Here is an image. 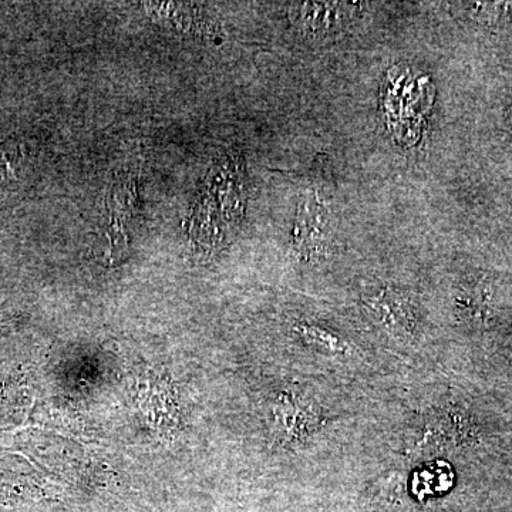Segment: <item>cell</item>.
<instances>
[{
	"label": "cell",
	"mask_w": 512,
	"mask_h": 512,
	"mask_svg": "<svg viewBox=\"0 0 512 512\" xmlns=\"http://www.w3.org/2000/svg\"><path fill=\"white\" fill-rule=\"evenodd\" d=\"M147 15L157 25L185 33V35H207L211 30L207 13L194 3H143Z\"/></svg>",
	"instance_id": "1"
},
{
	"label": "cell",
	"mask_w": 512,
	"mask_h": 512,
	"mask_svg": "<svg viewBox=\"0 0 512 512\" xmlns=\"http://www.w3.org/2000/svg\"><path fill=\"white\" fill-rule=\"evenodd\" d=\"M343 3H298L295 5L296 20L303 30L313 36H332L342 29L346 18Z\"/></svg>",
	"instance_id": "2"
},
{
	"label": "cell",
	"mask_w": 512,
	"mask_h": 512,
	"mask_svg": "<svg viewBox=\"0 0 512 512\" xmlns=\"http://www.w3.org/2000/svg\"><path fill=\"white\" fill-rule=\"evenodd\" d=\"M325 225L326 211L322 205L318 201H303L296 220L295 244L306 259H311L322 249Z\"/></svg>",
	"instance_id": "3"
},
{
	"label": "cell",
	"mask_w": 512,
	"mask_h": 512,
	"mask_svg": "<svg viewBox=\"0 0 512 512\" xmlns=\"http://www.w3.org/2000/svg\"><path fill=\"white\" fill-rule=\"evenodd\" d=\"M367 305L376 313L377 320L393 335L409 336L412 333V312L397 293L384 289L380 295L370 298Z\"/></svg>",
	"instance_id": "4"
},
{
	"label": "cell",
	"mask_w": 512,
	"mask_h": 512,
	"mask_svg": "<svg viewBox=\"0 0 512 512\" xmlns=\"http://www.w3.org/2000/svg\"><path fill=\"white\" fill-rule=\"evenodd\" d=\"M302 335L305 336L309 343L316 346L319 350L328 353H343L346 346L343 340L335 333L330 332L319 326L306 325L303 326Z\"/></svg>",
	"instance_id": "5"
}]
</instances>
